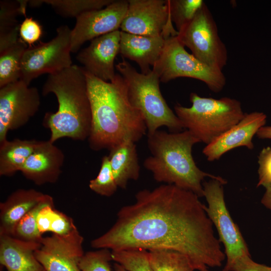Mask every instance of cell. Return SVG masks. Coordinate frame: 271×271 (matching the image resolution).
<instances>
[{"label": "cell", "mask_w": 271, "mask_h": 271, "mask_svg": "<svg viewBox=\"0 0 271 271\" xmlns=\"http://www.w3.org/2000/svg\"><path fill=\"white\" fill-rule=\"evenodd\" d=\"M135 197L119 210L113 225L91 241L92 247L172 250L186 255L198 271L222 265L225 253L198 195L165 184Z\"/></svg>", "instance_id": "1"}, {"label": "cell", "mask_w": 271, "mask_h": 271, "mask_svg": "<svg viewBox=\"0 0 271 271\" xmlns=\"http://www.w3.org/2000/svg\"><path fill=\"white\" fill-rule=\"evenodd\" d=\"M115 68L125 82L130 103L144 117L148 135L162 126L172 132L184 128L162 96L159 77L154 71L147 74L139 73L124 58L115 65Z\"/></svg>", "instance_id": "5"}, {"label": "cell", "mask_w": 271, "mask_h": 271, "mask_svg": "<svg viewBox=\"0 0 271 271\" xmlns=\"http://www.w3.org/2000/svg\"><path fill=\"white\" fill-rule=\"evenodd\" d=\"M111 257L127 271H155L151 266L148 251L143 249L111 250Z\"/></svg>", "instance_id": "30"}, {"label": "cell", "mask_w": 271, "mask_h": 271, "mask_svg": "<svg viewBox=\"0 0 271 271\" xmlns=\"http://www.w3.org/2000/svg\"><path fill=\"white\" fill-rule=\"evenodd\" d=\"M40 243L0 235V262L7 271H46L35 255Z\"/></svg>", "instance_id": "19"}, {"label": "cell", "mask_w": 271, "mask_h": 271, "mask_svg": "<svg viewBox=\"0 0 271 271\" xmlns=\"http://www.w3.org/2000/svg\"><path fill=\"white\" fill-rule=\"evenodd\" d=\"M258 181L257 187L265 189L271 186V147L263 148L258 157Z\"/></svg>", "instance_id": "33"}, {"label": "cell", "mask_w": 271, "mask_h": 271, "mask_svg": "<svg viewBox=\"0 0 271 271\" xmlns=\"http://www.w3.org/2000/svg\"><path fill=\"white\" fill-rule=\"evenodd\" d=\"M42 94L53 93L58 108L47 112L43 125L50 130L49 140L54 143L63 138L76 141L88 138L91 124V109L85 70L72 65L49 74L42 87Z\"/></svg>", "instance_id": "3"}, {"label": "cell", "mask_w": 271, "mask_h": 271, "mask_svg": "<svg viewBox=\"0 0 271 271\" xmlns=\"http://www.w3.org/2000/svg\"><path fill=\"white\" fill-rule=\"evenodd\" d=\"M171 20L178 33L191 22L205 4L202 0H169Z\"/></svg>", "instance_id": "29"}, {"label": "cell", "mask_w": 271, "mask_h": 271, "mask_svg": "<svg viewBox=\"0 0 271 271\" xmlns=\"http://www.w3.org/2000/svg\"><path fill=\"white\" fill-rule=\"evenodd\" d=\"M40 96L38 89L19 80L0 88V144L10 130L25 125L38 112Z\"/></svg>", "instance_id": "12"}, {"label": "cell", "mask_w": 271, "mask_h": 271, "mask_svg": "<svg viewBox=\"0 0 271 271\" xmlns=\"http://www.w3.org/2000/svg\"><path fill=\"white\" fill-rule=\"evenodd\" d=\"M260 139L271 140V126H263L261 127L256 134Z\"/></svg>", "instance_id": "37"}, {"label": "cell", "mask_w": 271, "mask_h": 271, "mask_svg": "<svg viewBox=\"0 0 271 271\" xmlns=\"http://www.w3.org/2000/svg\"><path fill=\"white\" fill-rule=\"evenodd\" d=\"M27 48V44L20 38L0 53V88L20 79L21 61Z\"/></svg>", "instance_id": "25"}, {"label": "cell", "mask_w": 271, "mask_h": 271, "mask_svg": "<svg viewBox=\"0 0 271 271\" xmlns=\"http://www.w3.org/2000/svg\"><path fill=\"white\" fill-rule=\"evenodd\" d=\"M113 260L108 249H99L84 253L79 267L81 271H111L110 261Z\"/></svg>", "instance_id": "32"}, {"label": "cell", "mask_w": 271, "mask_h": 271, "mask_svg": "<svg viewBox=\"0 0 271 271\" xmlns=\"http://www.w3.org/2000/svg\"><path fill=\"white\" fill-rule=\"evenodd\" d=\"M121 31L138 35L176 36L171 20L169 0H128Z\"/></svg>", "instance_id": "11"}, {"label": "cell", "mask_w": 271, "mask_h": 271, "mask_svg": "<svg viewBox=\"0 0 271 271\" xmlns=\"http://www.w3.org/2000/svg\"><path fill=\"white\" fill-rule=\"evenodd\" d=\"M224 179H210L203 183V196L208 205L207 215L217 230L219 240L225 248L226 262L223 271H232L240 259L250 256L246 243L236 224L232 219L224 200Z\"/></svg>", "instance_id": "8"}, {"label": "cell", "mask_w": 271, "mask_h": 271, "mask_svg": "<svg viewBox=\"0 0 271 271\" xmlns=\"http://www.w3.org/2000/svg\"><path fill=\"white\" fill-rule=\"evenodd\" d=\"M128 1H113L106 7L87 12L76 19L71 30V52H77L86 41L119 30L126 15Z\"/></svg>", "instance_id": "13"}, {"label": "cell", "mask_w": 271, "mask_h": 271, "mask_svg": "<svg viewBox=\"0 0 271 271\" xmlns=\"http://www.w3.org/2000/svg\"><path fill=\"white\" fill-rule=\"evenodd\" d=\"M120 39V30L96 38L79 52L76 59L88 73L103 81H112L116 74L114 60L119 52Z\"/></svg>", "instance_id": "15"}, {"label": "cell", "mask_w": 271, "mask_h": 271, "mask_svg": "<svg viewBox=\"0 0 271 271\" xmlns=\"http://www.w3.org/2000/svg\"><path fill=\"white\" fill-rule=\"evenodd\" d=\"M84 239L77 228L65 235L43 238L35 255L46 271H81Z\"/></svg>", "instance_id": "14"}, {"label": "cell", "mask_w": 271, "mask_h": 271, "mask_svg": "<svg viewBox=\"0 0 271 271\" xmlns=\"http://www.w3.org/2000/svg\"><path fill=\"white\" fill-rule=\"evenodd\" d=\"M266 115L262 112L245 113L243 117L235 125L207 145L203 150L208 161L218 160L227 152L240 147L252 150L253 136L264 126Z\"/></svg>", "instance_id": "16"}, {"label": "cell", "mask_w": 271, "mask_h": 271, "mask_svg": "<svg viewBox=\"0 0 271 271\" xmlns=\"http://www.w3.org/2000/svg\"><path fill=\"white\" fill-rule=\"evenodd\" d=\"M114 0H45L59 15L65 18H75L88 11L102 9Z\"/></svg>", "instance_id": "28"}, {"label": "cell", "mask_w": 271, "mask_h": 271, "mask_svg": "<svg viewBox=\"0 0 271 271\" xmlns=\"http://www.w3.org/2000/svg\"><path fill=\"white\" fill-rule=\"evenodd\" d=\"M57 35L48 42L28 47L21 61V80L29 85L42 74L59 72L72 65L71 56V29L62 25Z\"/></svg>", "instance_id": "10"}, {"label": "cell", "mask_w": 271, "mask_h": 271, "mask_svg": "<svg viewBox=\"0 0 271 271\" xmlns=\"http://www.w3.org/2000/svg\"><path fill=\"white\" fill-rule=\"evenodd\" d=\"M270 271H271V266H270Z\"/></svg>", "instance_id": "39"}, {"label": "cell", "mask_w": 271, "mask_h": 271, "mask_svg": "<svg viewBox=\"0 0 271 271\" xmlns=\"http://www.w3.org/2000/svg\"><path fill=\"white\" fill-rule=\"evenodd\" d=\"M89 187L96 193L106 197L111 196L116 192L118 186L108 156L102 158L99 172L95 178L89 181Z\"/></svg>", "instance_id": "31"}, {"label": "cell", "mask_w": 271, "mask_h": 271, "mask_svg": "<svg viewBox=\"0 0 271 271\" xmlns=\"http://www.w3.org/2000/svg\"><path fill=\"white\" fill-rule=\"evenodd\" d=\"M147 142L152 155L145 160L144 165L158 182L174 185L201 197L205 178L223 179L197 167L192 150L200 142L188 130L171 133L158 130L148 135Z\"/></svg>", "instance_id": "4"}, {"label": "cell", "mask_w": 271, "mask_h": 271, "mask_svg": "<svg viewBox=\"0 0 271 271\" xmlns=\"http://www.w3.org/2000/svg\"><path fill=\"white\" fill-rule=\"evenodd\" d=\"M150 263L155 271H194L190 259L184 254L169 249L148 250Z\"/></svg>", "instance_id": "26"}, {"label": "cell", "mask_w": 271, "mask_h": 271, "mask_svg": "<svg viewBox=\"0 0 271 271\" xmlns=\"http://www.w3.org/2000/svg\"><path fill=\"white\" fill-rule=\"evenodd\" d=\"M232 271H270V266L255 262L249 256L239 260Z\"/></svg>", "instance_id": "35"}, {"label": "cell", "mask_w": 271, "mask_h": 271, "mask_svg": "<svg viewBox=\"0 0 271 271\" xmlns=\"http://www.w3.org/2000/svg\"><path fill=\"white\" fill-rule=\"evenodd\" d=\"M177 37L182 44L204 64L220 70L226 65V47L218 35L216 22L205 3Z\"/></svg>", "instance_id": "9"}, {"label": "cell", "mask_w": 271, "mask_h": 271, "mask_svg": "<svg viewBox=\"0 0 271 271\" xmlns=\"http://www.w3.org/2000/svg\"><path fill=\"white\" fill-rule=\"evenodd\" d=\"M114 271H127L124 267L117 263L114 264Z\"/></svg>", "instance_id": "38"}, {"label": "cell", "mask_w": 271, "mask_h": 271, "mask_svg": "<svg viewBox=\"0 0 271 271\" xmlns=\"http://www.w3.org/2000/svg\"><path fill=\"white\" fill-rule=\"evenodd\" d=\"M50 204H54L53 198L46 194L41 202L20 219L12 236L23 241L41 244L43 237L38 230L37 218L40 210Z\"/></svg>", "instance_id": "27"}, {"label": "cell", "mask_w": 271, "mask_h": 271, "mask_svg": "<svg viewBox=\"0 0 271 271\" xmlns=\"http://www.w3.org/2000/svg\"><path fill=\"white\" fill-rule=\"evenodd\" d=\"M166 39L163 36L138 35L120 31L119 53L123 58L135 61L141 73L147 74L160 58Z\"/></svg>", "instance_id": "18"}, {"label": "cell", "mask_w": 271, "mask_h": 271, "mask_svg": "<svg viewBox=\"0 0 271 271\" xmlns=\"http://www.w3.org/2000/svg\"><path fill=\"white\" fill-rule=\"evenodd\" d=\"M152 70L162 82L178 77L194 78L205 83L214 92L221 91L226 83L222 70L208 66L189 53L177 36L166 39L163 51Z\"/></svg>", "instance_id": "7"}, {"label": "cell", "mask_w": 271, "mask_h": 271, "mask_svg": "<svg viewBox=\"0 0 271 271\" xmlns=\"http://www.w3.org/2000/svg\"><path fill=\"white\" fill-rule=\"evenodd\" d=\"M190 100L189 107L175 105V114L184 128L206 145L236 124L245 114L240 102L234 98L204 97L192 92Z\"/></svg>", "instance_id": "6"}, {"label": "cell", "mask_w": 271, "mask_h": 271, "mask_svg": "<svg viewBox=\"0 0 271 271\" xmlns=\"http://www.w3.org/2000/svg\"><path fill=\"white\" fill-rule=\"evenodd\" d=\"M37 224L42 235L51 232L53 234L65 235L77 228L73 219L56 210L54 204L46 205L40 210L37 216Z\"/></svg>", "instance_id": "24"}, {"label": "cell", "mask_w": 271, "mask_h": 271, "mask_svg": "<svg viewBox=\"0 0 271 271\" xmlns=\"http://www.w3.org/2000/svg\"><path fill=\"white\" fill-rule=\"evenodd\" d=\"M46 194L33 189H20L0 204V235H12L20 219L41 202Z\"/></svg>", "instance_id": "20"}, {"label": "cell", "mask_w": 271, "mask_h": 271, "mask_svg": "<svg viewBox=\"0 0 271 271\" xmlns=\"http://www.w3.org/2000/svg\"><path fill=\"white\" fill-rule=\"evenodd\" d=\"M64 155L49 140L39 141L20 172L37 185L56 182L62 172Z\"/></svg>", "instance_id": "17"}, {"label": "cell", "mask_w": 271, "mask_h": 271, "mask_svg": "<svg viewBox=\"0 0 271 271\" xmlns=\"http://www.w3.org/2000/svg\"><path fill=\"white\" fill-rule=\"evenodd\" d=\"M85 73L91 109L90 148L110 150L125 141L141 139L147 131L145 120L130 103L122 76L116 74L113 81L106 82Z\"/></svg>", "instance_id": "2"}, {"label": "cell", "mask_w": 271, "mask_h": 271, "mask_svg": "<svg viewBox=\"0 0 271 271\" xmlns=\"http://www.w3.org/2000/svg\"><path fill=\"white\" fill-rule=\"evenodd\" d=\"M42 33L41 25L31 17H26L20 26V38L29 47L40 40Z\"/></svg>", "instance_id": "34"}, {"label": "cell", "mask_w": 271, "mask_h": 271, "mask_svg": "<svg viewBox=\"0 0 271 271\" xmlns=\"http://www.w3.org/2000/svg\"><path fill=\"white\" fill-rule=\"evenodd\" d=\"M265 190L261 199V203L271 212V186L265 188Z\"/></svg>", "instance_id": "36"}, {"label": "cell", "mask_w": 271, "mask_h": 271, "mask_svg": "<svg viewBox=\"0 0 271 271\" xmlns=\"http://www.w3.org/2000/svg\"><path fill=\"white\" fill-rule=\"evenodd\" d=\"M135 142L125 141L109 150L108 157L118 187L125 189L128 181L140 177V166Z\"/></svg>", "instance_id": "21"}, {"label": "cell", "mask_w": 271, "mask_h": 271, "mask_svg": "<svg viewBox=\"0 0 271 271\" xmlns=\"http://www.w3.org/2000/svg\"><path fill=\"white\" fill-rule=\"evenodd\" d=\"M29 1H2L0 2V52L15 44L20 39L21 24L17 20L25 15Z\"/></svg>", "instance_id": "23"}, {"label": "cell", "mask_w": 271, "mask_h": 271, "mask_svg": "<svg viewBox=\"0 0 271 271\" xmlns=\"http://www.w3.org/2000/svg\"><path fill=\"white\" fill-rule=\"evenodd\" d=\"M38 142L15 139L0 144V176H12L20 171Z\"/></svg>", "instance_id": "22"}]
</instances>
